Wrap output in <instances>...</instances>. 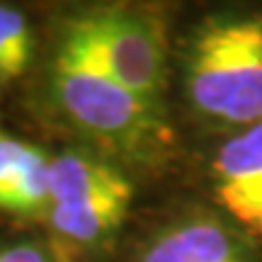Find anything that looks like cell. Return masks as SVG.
Masks as SVG:
<instances>
[{"label": "cell", "instance_id": "obj_2", "mask_svg": "<svg viewBox=\"0 0 262 262\" xmlns=\"http://www.w3.org/2000/svg\"><path fill=\"white\" fill-rule=\"evenodd\" d=\"M51 97L66 122L122 163L158 165L175 146L165 104L131 93L66 37L51 63Z\"/></svg>", "mask_w": 262, "mask_h": 262}, {"label": "cell", "instance_id": "obj_9", "mask_svg": "<svg viewBox=\"0 0 262 262\" xmlns=\"http://www.w3.org/2000/svg\"><path fill=\"white\" fill-rule=\"evenodd\" d=\"M0 262H61V257L51 248L25 241V243L10 245L8 250H3L0 253Z\"/></svg>", "mask_w": 262, "mask_h": 262}, {"label": "cell", "instance_id": "obj_6", "mask_svg": "<svg viewBox=\"0 0 262 262\" xmlns=\"http://www.w3.org/2000/svg\"><path fill=\"white\" fill-rule=\"evenodd\" d=\"M211 204L262 245V122L221 136L209 160Z\"/></svg>", "mask_w": 262, "mask_h": 262}, {"label": "cell", "instance_id": "obj_5", "mask_svg": "<svg viewBox=\"0 0 262 262\" xmlns=\"http://www.w3.org/2000/svg\"><path fill=\"white\" fill-rule=\"evenodd\" d=\"M131 262H262V245L214 204H194L160 221Z\"/></svg>", "mask_w": 262, "mask_h": 262}, {"label": "cell", "instance_id": "obj_1", "mask_svg": "<svg viewBox=\"0 0 262 262\" xmlns=\"http://www.w3.org/2000/svg\"><path fill=\"white\" fill-rule=\"evenodd\" d=\"M182 93L206 129L228 136L262 122V8L214 10L189 29Z\"/></svg>", "mask_w": 262, "mask_h": 262}, {"label": "cell", "instance_id": "obj_3", "mask_svg": "<svg viewBox=\"0 0 262 262\" xmlns=\"http://www.w3.org/2000/svg\"><path fill=\"white\" fill-rule=\"evenodd\" d=\"M134 202V182L112 158L88 148L51 156L49 231L71 253H97L124 228Z\"/></svg>", "mask_w": 262, "mask_h": 262}, {"label": "cell", "instance_id": "obj_8", "mask_svg": "<svg viewBox=\"0 0 262 262\" xmlns=\"http://www.w3.org/2000/svg\"><path fill=\"white\" fill-rule=\"evenodd\" d=\"M34 56V37L27 17L10 5H0V88L27 73Z\"/></svg>", "mask_w": 262, "mask_h": 262}, {"label": "cell", "instance_id": "obj_4", "mask_svg": "<svg viewBox=\"0 0 262 262\" xmlns=\"http://www.w3.org/2000/svg\"><path fill=\"white\" fill-rule=\"evenodd\" d=\"M61 37L75 41L131 93L163 104L170 75L168 32L153 10L97 5L66 19Z\"/></svg>", "mask_w": 262, "mask_h": 262}, {"label": "cell", "instance_id": "obj_7", "mask_svg": "<svg viewBox=\"0 0 262 262\" xmlns=\"http://www.w3.org/2000/svg\"><path fill=\"white\" fill-rule=\"evenodd\" d=\"M51 156L0 129V211L47 219Z\"/></svg>", "mask_w": 262, "mask_h": 262}]
</instances>
